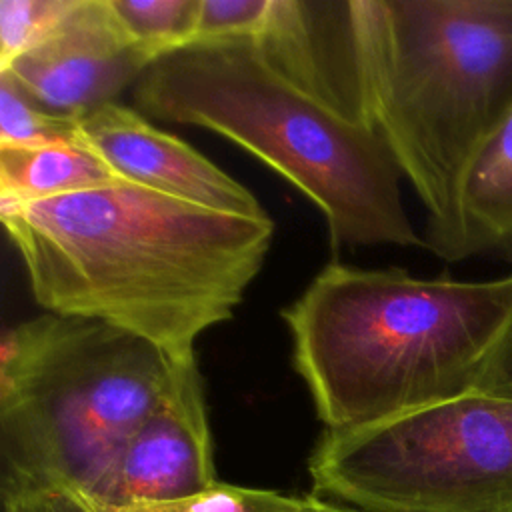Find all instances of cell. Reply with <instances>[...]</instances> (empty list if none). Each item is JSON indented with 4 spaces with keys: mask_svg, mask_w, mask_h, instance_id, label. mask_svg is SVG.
Listing matches in <instances>:
<instances>
[{
    "mask_svg": "<svg viewBox=\"0 0 512 512\" xmlns=\"http://www.w3.org/2000/svg\"><path fill=\"white\" fill-rule=\"evenodd\" d=\"M34 300L130 332L174 366L234 316L274 236L270 216L210 210L118 180L28 204L0 202Z\"/></svg>",
    "mask_w": 512,
    "mask_h": 512,
    "instance_id": "cell-1",
    "label": "cell"
},
{
    "mask_svg": "<svg viewBox=\"0 0 512 512\" xmlns=\"http://www.w3.org/2000/svg\"><path fill=\"white\" fill-rule=\"evenodd\" d=\"M512 318V274L416 278L326 264L282 310L294 368L326 430H350L476 390Z\"/></svg>",
    "mask_w": 512,
    "mask_h": 512,
    "instance_id": "cell-2",
    "label": "cell"
},
{
    "mask_svg": "<svg viewBox=\"0 0 512 512\" xmlns=\"http://www.w3.org/2000/svg\"><path fill=\"white\" fill-rule=\"evenodd\" d=\"M366 122L446 260L464 178L512 112V0H348Z\"/></svg>",
    "mask_w": 512,
    "mask_h": 512,
    "instance_id": "cell-3",
    "label": "cell"
},
{
    "mask_svg": "<svg viewBox=\"0 0 512 512\" xmlns=\"http://www.w3.org/2000/svg\"><path fill=\"white\" fill-rule=\"evenodd\" d=\"M132 100L146 118L212 130L276 170L324 214L332 250L426 248L382 136L280 74L254 36L198 40L158 58Z\"/></svg>",
    "mask_w": 512,
    "mask_h": 512,
    "instance_id": "cell-4",
    "label": "cell"
},
{
    "mask_svg": "<svg viewBox=\"0 0 512 512\" xmlns=\"http://www.w3.org/2000/svg\"><path fill=\"white\" fill-rule=\"evenodd\" d=\"M172 378L164 352L100 320L44 312L8 328L0 344L2 512H88Z\"/></svg>",
    "mask_w": 512,
    "mask_h": 512,
    "instance_id": "cell-5",
    "label": "cell"
},
{
    "mask_svg": "<svg viewBox=\"0 0 512 512\" xmlns=\"http://www.w3.org/2000/svg\"><path fill=\"white\" fill-rule=\"evenodd\" d=\"M310 494L366 512H512V396L472 390L350 430H326Z\"/></svg>",
    "mask_w": 512,
    "mask_h": 512,
    "instance_id": "cell-6",
    "label": "cell"
},
{
    "mask_svg": "<svg viewBox=\"0 0 512 512\" xmlns=\"http://www.w3.org/2000/svg\"><path fill=\"white\" fill-rule=\"evenodd\" d=\"M150 64L122 32L108 0H72L62 18L0 72L48 110L80 118L114 102Z\"/></svg>",
    "mask_w": 512,
    "mask_h": 512,
    "instance_id": "cell-7",
    "label": "cell"
},
{
    "mask_svg": "<svg viewBox=\"0 0 512 512\" xmlns=\"http://www.w3.org/2000/svg\"><path fill=\"white\" fill-rule=\"evenodd\" d=\"M214 450L198 362L174 366L170 390L124 446L88 512L166 502L214 486Z\"/></svg>",
    "mask_w": 512,
    "mask_h": 512,
    "instance_id": "cell-8",
    "label": "cell"
},
{
    "mask_svg": "<svg viewBox=\"0 0 512 512\" xmlns=\"http://www.w3.org/2000/svg\"><path fill=\"white\" fill-rule=\"evenodd\" d=\"M78 134L120 178L210 210L266 218L258 198L184 140L138 110L106 102L78 118Z\"/></svg>",
    "mask_w": 512,
    "mask_h": 512,
    "instance_id": "cell-9",
    "label": "cell"
},
{
    "mask_svg": "<svg viewBox=\"0 0 512 512\" xmlns=\"http://www.w3.org/2000/svg\"><path fill=\"white\" fill-rule=\"evenodd\" d=\"M254 38L280 74L342 116L368 124L348 0H272L268 18Z\"/></svg>",
    "mask_w": 512,
    "mask_h": 512,
    "instance_id": "cell-10",
    "label": "cell"
},
{
    "mask_svg": "<svg viewBox=\"0 0 512 512\" xmlns=\"http://www.w3.org/2000/svg\"><path fill=\"white\" fill-rule=\"evenodd\" d=\"M494 254L512 262V112L468 170L448 262Z\"/></svg>",
    "mask_w": 512,
    "mask_h": 512,
    "instance_id": "cell-11",
    "label": "cell"
},
{
    "mask_svg": "<svg viewBox=\"0 0 512 512\" xmlns=\"http://www.w3.org/2000/svg\"><path fill=\"white\" fill-rule=\"evenodd\" d=\"M118 180L122 178L82 140L0 148V202H40Z\"/></svg>",
    "mask_w": 512,
    "mask_h": 512,
    "instance_id": "cell-12",
    "label": "cell"
},
{
    "mask_svg": "<svg viewBox=\"0 0 512 512\" xmlns=\"http://www.w3.org/2000/svg\"><path fill=\"white\" fill-rule=\"evenodd\" d=\"M126 38L152 62L194 42L200 0H108Z\"/></svg>",
    "mask_w": 512,
    "mask_h": 512,
    "instance_id": "cell-13",
    "label": "cell"
},
{
    "mask_svg": "<svg viewBox=\"0 0 512 512\" xmlns=\"http://www.w3.org/2000/svg\"><path fill=\"white\" fill-rule=\"evenodd\" d=\"M78 118L48 110L8 72H0V148L80 142Z\"/></svg>",
    "mask_w": 512,
    "mask_h": 512,
    "instance_id": "cell-14",
    "label": "cell"
},
{
    "mask_svg": "<svg viewBox=\"0 0 512 512\" xmlns=\"http://www.w3.org/2000/svg\"><path fill=\"white\" fill-rule=\"evenodd\" d=\"M308 496L296 498L274 490L248 488L226 482L176 500L166 502H142L120 508H108L104 512H308Z\"/></svg>",
    "mask_w": 512,
    "mask_h": 512,
    "instance_id": "cell-15",
    "label": "cell"
},
{
    "mask_svg": "<svg viewBox=\"0 0 512 512\" xmlns=\"http://www.w3.org/2000/svg\"><path fill=\"white\" fill-rule=\"evenodd\" d=\"M72 0H0V70L30 50Z\"/></svg>",
    "mask_w": 512,
    "mask_h": 512,
    "instance_id": "cell-16",
    "label": "cell"
},
{
    "mask_svg": "<svg viewBox=\"0 0 512 512\" xmlns=\"http://www.w3.org/2000/svg\"><path fill=\"white\" fill-rule=\"evenodd\" d=\"M270 4L272 0H200L194 42L256 36Z\"/></svg>",
    "mask_w": 512,
    "mask_h": 512,
    "instance_id": "cell-17",
    "label": "cell"
},
{
    "mask_svg": "<svg viewBox=\"0 0 512 512\" xmlns=\"http://www.w3.org/2000/svg\"><path fill=\"white\" fill-rule=\"evenodd\" d=\"M476 390L512 396V318L490 350L482 366Z\"/></svg>",
    "mask_w": 512,
    "mask_h": 512,
    "instance_id": "cell-18",
    "label": "cell"
},
{
    "mask_svg": "<svg viewBox=\"0 0 512 512\" xmlns=\"http://www.w3.org/2000/svg\"><path fill=\"white\" fill-rule=\"evenodd\" d=\"M310 500V512H366L354 506H346V504H338V502H328L322 498H316L312 494H308Z\"/></svg>",
    "mask_w": 512,
    "mask_h": 512,
    "instance_id": "cell-19",
    "label": "cell"
},
{
    "mask_svg": "<svg viewBox=\"0 0 512 512\" xmlns=\"http://www.w3.org/2000/svg\"><path fill=\"white\" fill-rule=\"evenodd\" d=\"M308 502H310V500H308ZM308 512H310V510H308Z\"/></svg>",
    "mask_w": 512,
    "mask_h": 512,
    "instance_id": "cell-20",
    "label": "cell"
}]
</instances>
